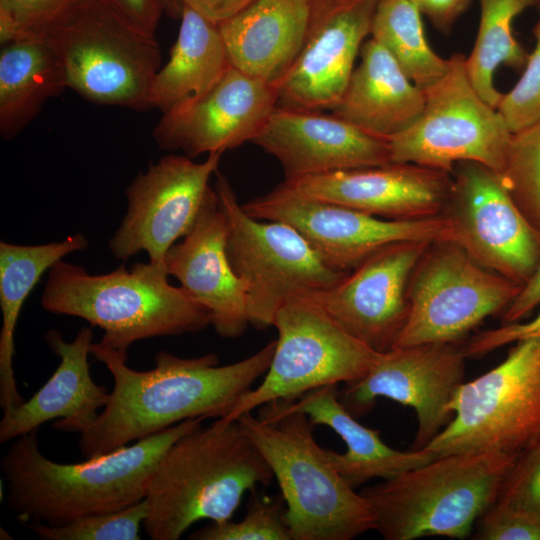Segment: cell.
<instances>
[{"instance_id":"cell-1","label":"cell","mask_w":540,"mask_h":540,"mask_svg":"<svg viewBox=\"0 0 540 540\" xmlns=\"http://www.w3.org/2000/svg\"><path fill=\"white\" fill-rule=\"evenodd\" d=\"M275 346L276 340L270 341L222 366L213 352L183 358L159 351L153 369L136 371L127 365V353L93 343L90 354L110 371L113 389L102 412L80 434L81 453L97 457L188 419L227 416L264 376Z\"/></svg>"},{"instance_id":"cell-2","label":"cell","mask_w":540,"mask_h":540,"mask_svg":"<svg viewBox=\"0 0 540 540\" xmlns=\"http://www.w3.org/2000/svg\"><path fill=\"white\" fill-rule=\"evenodd\" d=\"M203 420H185L81 463H58L44 456L38 430L20 436L0 461L8 483V508L21 522L59 526L136 504L145 499L150 477L164 453Z\"/></svg>"},{"instance_id":"cell-3","label":"cell","mask_w":540,"mask_h":540,"mask_svg":"<svg viewBox=\"0 0 540 540\" xmlns=\"http://www.w3.org/2000/svg\"><path fill=\"white\" fill-rule=\"evenodd\" d=\"M273 477L237 420L200 424L176 440L155 467L144 530L152 540H177L201 520H230L244 494Z\"/></svg>"},{"instance_id":"cell-4","label":"cell","mask_w":540,"mask_h":540,"mask_svg":"<svg viewBox=\"0 0 540 540\" xmlns=\"http://www.w3.org/2000/svg\"><path fill=\"white\" fill-rule=\"evenodd\" d=\"M237 421L277 479L292 540H351L375 529L372 509L315 441L306 414L278 400Z\"/></svg>"},{"instance_id":"cell-5","label":"cell","mask_w":540,"mask_h":540,"mask_svg":"<svg viewBox=\"0 0 540 540\" xmlns=\"http://www.w3.org/2000/svg\"><path fill=\"white\" fill-rule=\"evenodd\" d=\"M168 276L165 264L150 261L90 275L60 260L49 269L41 305L103 329L100 342L127 353L138 340L195 333L210 325L206 309L182 286H172Z\"/></svg>"},{"instance_id":"cell-6","label":"cell","mask_w":540,"mask_h":540,"mask_svg":"<svg viewBox=\"0 0 540 540\" xmlns=\"http://www.w3.org/2000/svg\"><path fill=\"white\" fill-rule=\"evenodd\" d=\"M516 458L492 451L438 456L360 493L374 513L375 529L386 540L465 539L496 501Z\"/></svg>"},{"instance_id":"cell-7","label":"cell","mask_w":540,"mask_h":540,"mask_svg":"<svg viewBox=\"0 0 540 540\" xmlns=\"http://www.w3.org/2000/svg\"><path fill=\"white\" fill-rule=\"evenodd\" d=\"M42 38L56 49L67 88L86 100L137 111L152 109L161 67L156 36L137 29L101 0H82Z\"/></svg>"},{"instance_id":"cell-8","label":"cell","mask_w":540,"mask_h":540,"mask_svg":"<svg viewBox=\"0 0 540 540\" xmlns=\"http://www.w3.org/2000/svg\"><path fill=\"white\" fill-rule=\"evenodd\" d=\"M513 344L500 364L458 388L451 421L424 449L436 457L485 451L518 457L540 441V338Z\"/></svg>"},{"instance_id":"cell-9","label":"cell","mask_w":540,"mask_h":540,"mask_svg":"<svg viewBox=\"0 0 540 540\" xmlns=\"http://www.w3.org/2000/svg\"><path fill=\"white\" fill-rule=\"evenodd\" d=\"M214 189L227 224V255L245 287L250 325L272 326L286 300L327 289L348 273L329 267L291 225L250 216L218 171Z\"/></svg>"},{"instance_id":"cell-10","label":"cell","mask_w":540,"mask_h":540,"mask_svg":"<svg viewBox=\"0 0 540 540\" xmlns=\"http://www.w3.org/2000/svg\"><path fill=\"white\" fill-rule=\"evenodd\" d=\"M278 338L270 366L223 419L278 400H294L313 389L348 383L363 376L381 352L344 330L312 297L286 300L274 316Z\"/></svg>"},{"instance_id":"cell-11","label":"cell","mask_w":540,"mask_h":540,"mask_svg":"<svg viewBox=\"0 0 540 540\" xmlns=\"http://www.w3.org/2000/svg\"><path fill=\"white\" fill-rule=\"evenodd\" d=\"M446 74L425 91V105L407 129L388 141L392 162L448 173L460 162L502 173L512 133L495 107L473 87L465 57L454 54Z\"/></svg>"},{"instance_id":"cell-12","label":"cell","mask_w":540,"mask_h":540,"mask_svg":"<svg viewBox=\"0 0 540 540\" xmlns=\"http://www.w3.org/2000/svg\"><path fill=\"white\" fill-rule=\"evenodd\" d=\"M521 287L478 264L456 242H432L410 276L408 315L393 348L461 342L485 318L506 310Z\"/></svg>"},{"instance_id":"cell-13","label":"cell","mask_w":540,"mask_h":540,"mask_svg":"<svg viewBox=\"0 0 540 540\" xmlns=\"http://www.w3.org/2000/svg\"><path fill=\"white\" fill-rule=\"evenodd\" d=\"M259 220L294 227L332 269L349 272L378 249L402 241H454L450 219L440 214L416 220H391L300 194L282 182L242 204Z\"/></svg>"},{"instance_id":"cell-14","label":"cell","mask_w":540,"mask_h":540,"mask_svg":"<svg viewBox=\"0 0 540 540\" xmlns=\"http://www.w3.org/2000/svg\"><path fill=\"white\" fill-rule=\"evenodd\" d=\"M442 214L455 242L478 264L523 286L540 264V230L519 209L501 176L476 162L457 163Z\"/></svg>"},{"instance_id":"cell-15","label":"cell","mask_w":540,"mask_h":540,"mask_svg":"<svg viewBox=\"0 0 540 540\" xmlns=\"http://www.w3.org/2000/svg\"><path fill=\"white\" fill-rule=\"evenodd\" d=\"M223 153L202 162L167 155L140 172L126 189L127 212L109 240L112 254L127 260L141 251L154 264H164L169 249L193 228L214 192L210 178Z\"/></svg>"},{"instance_id":"cell-16","label":"cell","mask_w":540,"mask_h":540,"mask_svg":"<svg viewBox=\"0 0 540 540\" xmlns=\"http://www.w3.org/2000/svg\"><path fill=\"white\" fill-rule=\"evenodd\" d=\"M466 358L460 342L395 347L381 352L363 376L345 383L340 400L356 417L379 397L411 407L418 420L412 449L419 450L451 421L449 405L464 383Z\"/></svg>"},{"instance_id":"cell-17","label":"cell","mask_w":540,"mask_h":540,"mask_svg":"<svg viewBox=\"0 0 540 540\" xmlns=\"http://www.w3.org/2000/svg\"><path fill=\"white\" fill-rule=\"evenodd\" d=\"M430 243L388 244L333 286L308 295L353 337L375 351L386 352L404 328L409 279Z\"/></svg>"},{"instance_id":"cell-18","label":"cell","mask_w":540,"mask_h":540,"mask_svg":"<svg viewBox=\"0 0 540 540\" xmlns=\"http://www.w3.org/2000/svg\"><path fill=\"white\" fill-rule=\"evenodd\" d=\"M380 0H309L304 46L277 86L278 106L332 110L371 32Z\"/></svg>"},{"instance_id":"cell-19","label":"cell","mask_w":540,"mask_h":540,"mask_svg":"<svg viewBox=\"0 0 540 540\" xmlns=\"http://www.w3.org/2000/svg\"><path fill=\"white\" fill-rule=\"evenodd\" d=\"M278 105L275 85L231 66L203 95L162 114L153 130L159 148L194 158L253 142Z\"/></svg>"},{"instance_id":"cell-20","label":"cell","mask_w":540,"mask_h":540,"mask_svg":"<svg viewBox=\"0 0 540 540\" xmlns=\"http://www.w3.org/2000/svg\"><path fill=\"white\" fill-rule=\"evenodd\" d=\"M280 163L285 181L388 164V141L335 114L278 106L253 140Z\"/></svg>"},{"instance_id":"cell-21","label":"cell","mask_w":540,"mask_h":540,"mask_svg":"<svg viewBox=\"0 0 540 540\" xmlns=\"http://www.w3.org/2000/svg\"><path fill=\"white\" fill-rule=\"evenodd\" d=\"M296 192L391 220H416L443 213L451 173L414 164L339 170L285 181Z\"/></svg>"},{"instance_id":"cell-22","label":"cell","mask_w":540,"mask_h":540,"mask_svg":"<svg viewBox=\"0 0 540 540\" xmlns=\"http://www.w3.org/2000/svg\"><path fill=\"white\" fill-rule=\"evenodd\" d=\"M226 243V219L214 189L193 228L169 249L164 264L167 273L206 309L216 333L237 338L249 324L246 292L231 266Z\"/></svg>"},{"instance_id":"cell-23","label":"cell","mask_w":540,"mask_h":540,"mask_svg":"<svg viewBox=\"0 0 540 540\" xmlns=\"http://www.w3.org/2000/svg\"><path fill=\"white\" fill-rule=\"evenodd\" d=\"M93 340L91 327H83L71 342L51 329L45 341L60 363L49 380L28 400L3 410L0 421V443L38 430L59 419L53 427L63 432L81 434L95 421L98 410L104 408L110 393L92 379L88 355Z\"/></svg>"},{"instance_id":"cell-24","label":"cell","mask_w":540,"mask_h":540,"mask_svg":"<svg viewBox=\"0 0 540 540\" xmlns=\"http://www.w3.org/2000/svg\"><path fill=\"white\" fill-rule=\"evenodd\" d=\"M309 14V0H254L218 24L231 65L277 87L304 46Z\"/></svg>"},{"instance_id":"cell-25","label":"cell","mask_w":540,"mask_h":540,"mask_svg":"<svg viewBox=\"0 0 540 540\" xmlns=\"http://www.w3.org/2000/svg\"><path fill=\"white\" fill-rule=\"evenodd\" d=\"M354 68L333 114L364 132L385 140L407 129L421 114L425 91L401 70L374 39L360 49Z\"/></svg>"},{"instance_id":"cell-26","label":"cell","mask_w":540,"mask_h":540,"mask_svg":"<svg viewBox=\"0 0 540 540\" xmlns=\"http://www.w3.org/2000/svg\"><path fill=\"white\" fill-rule=\"evenodd\" d=\"M291 409L306 414L314 425H325L346 444L345 453L327 449L329 459L349 485L356 488L373 479H389L404 471L431 462L436 455L424 448L408 451L394 449L356 420L341 402L338 385H327L288 400Z\"/></svg>"},{"instance_id":"cell-27","label":"cell","mask_w":540,"mask_h":540,"mask_svg":"<svg viewBox=\"0 0 540 540\" xmlns=\"http://www.w3.org/2000/svg\"><path fill=\"white\" fill-rule=\"evenodd\" d=\"M168 61L157 71L150 103L172 112L208 91L232 66L218 24L184 5Z\"/></svg>"},{"instance_id":"cell-28","label":"cell","mask_w":540,"mask_h":540,"mask_svg":"<svg viewBox=\"0 0 540 540\" xmlns=\"http://www.w3.org/2000/svg\"><path fill=\"white\" fill-rule=\"evenodd\" d=\"M0 134L10 140L36 118L44 104L67 82L54 46L42 37L1 44Z\"/></svg>"},{"instance_id":"cell-29","label":"cell","mask_w":540,"mask_h":540,"mask_svg":"<svg viewBox=\"0 0 540 540\" xmlns=\"http://www.w3.org/2000/svg\"><path fill=\"white\" fill-rule=\"evenodd\" d=\"M87 246L86 237L80 233L41 245L0 242V405L3 410L25 400L16 386L13 358L15 328L26 298L55 263Z\"/></svg>"},{"instance_id":"cell-30","label":"cell","mask_w":540,"mask_h":540,"mask_svg":"<svg viewBox=\"0 0 540 540\" xmlns=\"http://www.w3.org/2000/svg\"><path fill=\"white\" fill-rule=\"evenodd\" d=\"M480 21L474 47L465 65L468 77L478 94L497 107L502 93L494 77L501 66L524 68L529 54L513 34V22L527 8L540 0H478Z\"/></svg>"},{"instance_id":"cell-31","label":"cell","mask_w":540,"mask_h":540,"mask_svg":"<svg viewBox=\"0 0 540 540\" xmlns=\"http://www.w3.org/2000/svg\"><path fill=\"white\" fill-rule=\"evenodd\" d=\"M370 36L423 91L434 86L448 70L449 59L442 58L430 47L422 14L411 0H380Z\"/></svg>"},{"instance_id":"cell-32","label":"cell","mask_w":540,"mask_h":540,"mask_svg":"<svg viewBox=\"0 0 540 540\" xmlns=\"http://www.w3.org/2000/svg\"><path fill=\"white\" fill-rule=\"evenodd\" d=\"M500 176L519 209L540 230V122L512 134Z\"/></svg>"},{"instance_id":"cell-33","label":"cell","mask_w":540,"mask_h":540,"mask_svg":"<svg viewBox=\"0 0 540 540\" xmlns=\"http://www.w3.org/2000/svg\"><path fill=\"white\" fill-rule=\"evenodd\" d=\"M286 504L281 493L266 496L250 491L247 512L238 522H212L190 534L192 540H292L285 519Z\"/></svg>"},{"instance_id":"cell-34","label":"cell","mask_w":540,"mask_h":540,"mask_svg":"<svg viewBox=\"0 0 540 540\" xmlns=\"http://www.w3.org/2000/svg\"><path fill=\"white\" fill-rule=\"evenodd\" d=\"M146 516L143 499L122 510L85 515L59 526L34 522L27 527L44 540H140Z\"/></svg>"},{"instance_id":"cell-35","label":"cell","mask_w":540,"mask_h":540,"mask_svg":"<svg viewBox=\"0 0 540 540\" xmlns=\"http://www.w3.org/2000/svg\"><path fill=\"white\" fill-rule=\"evenodd\" d=\"M82 0H0V43L42 37Z\"/></svg>"},{"instance_id":"cell-36","label":"cell","mask_w":540,"mask_h":540,"mask_svg":"<svg viewBox=\"0 0 540 540\" xmlns=\"http://www.w3.org/2000/svg\"><path fill=\"white\" fill-rule=\"evenodd\" d=\"M533 33L535 46L524 71L515 86L502 93L496 107L512 134L540 122V4Z\"/></svg>"},{"instance_id":"cell-37","label":"cell","mask_w":540,"mask_h":540,"mask_svg":"<svg viewBox=\"0 0 540 540\" xmlns=\"http://www.w3.org/2000/svg\"><path fill=\"white\" fill-rule=\"evenodd\" d=\"M475 527L476 540H540L539 515L499 501L482 513Z\"/></svg>"},{"instance_id":"cell-38","label":"cell","mask_w":540,"mask_h":540,"mask_svg":"<svg viewBox=\"0 0 540 540\" xmlns=\"http://www.w3.org/2000/svg\"><path fill=\"white\" fill-rule=\"evenodd\" d=\"M496 501L540 516V441L516 458L501 483Z\"/></svg>"},{"instance_id":"cell-39","label":"cell","mask_w":540,"mask_h":540,"mask_svg":"<svg viewBox=\"0 0 540 540\" xmlns=\"http://www.w3.org/2000/svg\"><path fill=\"white\" fill-rule=\"evenodd\" d=\"M528 338H540V313L527 321L505 323L483 331L463 344L467 357H479L507 344Z\"/></svg>"},{"instance_id":"cell-40","label":"cell","mask_w":540,"mask_h":540,"mask_svg":"<svg viewBox=\"0 0 540 540\" xmlns=\"http://www.w3.org/2000/svg\"><path fill=\"white\" fill-rule=\"evenodd\" d=\"M131 25L149 35H156L162 13V0H101Z\"/></svg>"},{"instance_id":"cell-41","label":"cell","mask_w":540,"mask_h":540,"mask_svg":"<svg viewBox=\"0 0 540 540\" xmlns=\"http://www.w3.org/2000/svg\"><path fill=\"white\" fill-rule=\"evenodd\" d=\"M433 26L444 33L467 10L472 0H411Z\"/></svg>"},{"instance_id":"cell-42","label":"cell","mask_w":540,"mask_h":540,"mask_svg":"<svg viewBox=\"0 0 540 540\" xmlns=\"http://www.w3.org/2000/svg\"><path fill=\"white\" fill-rule=\"evenodd\" d=\"M539 304L540 264L530 280L521 287L519 294L505 310L504 324L523 320Z\"/></svg>"},{"instance_id":"cell-43","label":"cell","mask_w":540,"mask_h":540,"mask_svg":"<svg viewBox=\"0 0 540 540\" xmlns=\"http://www.w3.org/2000/svg\"><path fill=\"white\" fill-rule=\"evenodd\" d=\"M254 0H184V4L219 24L234 16Z\"/></svg>"},{"instance_id":"cell-44","label":"cell","mask_w":540,"mask_h":540,"mask_svg":"<svg viewBox=\"0 0 540 540\" xmlns=\"http://www.w3.org/2000/svg\"><path fill=\"white\" fill-rule=\"evenodd\" d=\"M164 13L172 19H180L184 8V0H162Z\"/></svg>"},{"instance_id":"cell-45","label":"cell","mask_w":540,"mask_h":540,"mask_svg":"<svg viewBox=\"0 0 540 540\" xmlns=\"http://www.w3.org/2000/svg\"><path fill=\"white\" fill-rule=\"evenodd\" d=\"M0 532H1V534H0V536H1L0 538H1V539H4V540H6V539H12L11 535H10L9 533H7V531H6L5 529L1 528V529H0Z\"/></svg>"}]
</instances>
